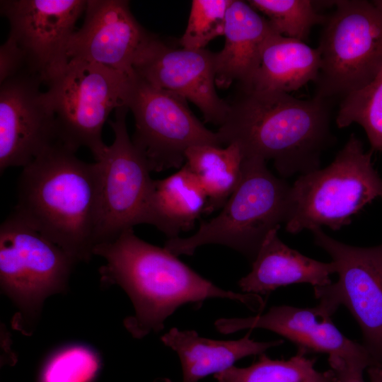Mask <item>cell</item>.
Here are the masks:
<instances>
[{"label": "cell", "mask_w": 382, "mask_h": 382, "mask_svg": "<svg viewBox=\"0 0 382 382\" xmlns=\"http://www.w3.org/2000/svg\"><path fill=\"white\" fill-rule=\"evenodd\" d=\"M321 66L318 48L277 34L267 42L250 89L289 93L316 80Z\"/></svg>", "instance_id": "obj_20"}, {"label": "cell", "mask_w": 382, "mask_h": 382, "mask_svg": "<svg viewBox=\"0 0 382 382\" xmlns=\"http://www.w3.org/2000/svg\"><path fill=\"white\" fill-rule=\"evenodd\" d=\"M311 231L315 244L331 257L338 275L335 282L313 287L317 306L330 316L345 306L361 330L363 345L382 366V245L352 246L321 228Z\"/></svg>", "instance_id": "obj_9"}, {"label": "cell", "mask_w": 382, "mask_h": 382, "mask_svg": "<svg viewBox=\"0 0 382 382\" xmlns=\"http://www.w3.org/2000/svg\"><path fill=\"white\" fill-rule=\"evenodd\" d=\"M278 230L267 235L251 271L238 281L241 289L259 295L292 284L307 283L313 287L330 284V275L336 273L335 263L310 258L289 248L279 239Z\"/></svg>", "instance_id": "obj_18"}, {"label": "cell", "mask_w": 382, "mask_h": 382, "mask_svg": "<svg viewBox=\"0 0 382 382\" xmlns=\"http://www.w3.org/2000/svg\"><path fill=\"white\" fill-rule=\"evenodd\" d=\"M277 34L248 3L232 0L226 12L224 45L216 53V86L226 88L236 81L238 87L250 89L263 49Z\"/></svg>", "instance_id": "obj_17"}, {"label": "cell", "mask_w": 382, "mask_h": 382, "mask_svg": "<svg viewBox=\"0 0 382 382\" xmlns=\"http://www.w3.org/2000/svg\"><path fill=\"white\" fill-rule=\"evenodd\" d=\"M367 371L370 382H382V366H373Z\"/></svg>", "instance_id": "obj_30"}, {"label": "cell", "mask_w": 382, "mask_h": 382, "mask_svg": "<svg viewBox=\"0 0 382 382\" xmlns=\"http://www.w3.org/2000/svg\"><path fill=\"white\" fill-rule=\"evenodd\" d=\"M248 3L264 14L279 35L306 41L312 28L324 24L327 17L318 13L309 0H249Z\"/></svg>", "instance_id": "obj_25"}, {"label": "cell", "mask_w": 382, "mask_h": 382, "mask_svg": "<svg viewBox=\"0 0 382 382\" xmlns=\"http://www.w3.org/2000/svg\"><path fill=\"white\" fill-rule=\"evenodd\" d=\"M232 0H193L186 29L180 39L183 48L205 49L213 39L224 35L226 16Z\"/></svg>", "instance_id": "obj_26"}, {"label": "cell", "mask_w": 382, "mask_h": 382, "mask_svg": "<svg viewBox=\"0 0 382 382\" xmlns=\"http://www.w3.org/2000/svg\"><path fill=\"white\" fill-rule=\"evenodd\" d=\"M76 262L13 213L1 224V287L26 316L35 318L47 297L66 288Z\"/></svg>", "instance_id": "obj_10"}, {"label": "cell", "mask_w": 382, "mask_h": 382, "mask_svg": "<svg viewBox=\"0 0 382 382\" xmlns=\"http://www.w3.org/2000/svg\"><path fill=\"white\" fill-rule=\"evenodd\" d=\"M42 84L38 76L28 73L1 83V174L11 167L26 166L60 142L56 117Z\"/></svg>", "instance_id": "obj_13"}, {"label": "cell", "mask_w": 382, "mask_h": 382, "mask_svg": "<svg viewBox=\"0 0 382 382\" xmlns=\"http://www.w3.org/2000/svg\"><path fill=\"white\" fill-rule=\"evenodd\" d=\"M125 105L135 121L132 143L151 171L180 168L191 146L221 147L216 132L193 115L185 98L152 86L135 73L130 79Z\"/></svg>", "instance_id": "obj_8"}, {"label": "cell", "mask_w": 382, "mask_h": 382, "mask_svg": "<svg viewBox=\"0 0 382 382\" xmlns=\"http://www.w3.org/2000/svg\"><path fill=\"white\" fill-rule=\"evenodd\" d=\"M84 0H3L1 13L11 37L22 51L30 74L44 84L68 62L66 48Z\"/></svg>", "instance_id": "obj_12"}, {"label": "cell", "mask_w": 382, "mask_h": 382, "mask_svg": "<svg viewBox=\"0 0 382 382\" xmlns=\"http://www.w3.org/2000/svg\"><path fill=\"white\" fill-rule=\"evenodd\" d=\"M244 156L235 144L225 149L197 145L185 152V163L207 195L204 214L222 208L238 186L242 175Z\"/></svg>", "instance_id": "obj_22"}, {"label": "cell", "mask_w": 382, "mask_h": 382, "mask_svg": "<svg viewBox=\"0 0 382 382\" xmlns=\"http://www.w3.org/2000/svg\"><path fill=\"white\" fill-rule=\"evenodd\" d=\"M99 366L96 354L81 345L64 348L46 363L41 382H89Z\"/></svg>", "instance_id": "obj_27"}, {"label": "cell", "mask_w": 382, "mask_h": 382, "mask_svg": "<svg viewBox=\"0 0 382 382\" xmlns=\"http://www.w3.org/2000/svg\"><path fill=\"white\" fill-rule=\"evenodd\" d=\"M290 187L268 169L265 160L245 158L241 180L221 212L200 221L192 236L168 238L164 248L175 256L192 255L200 246L219 244L253 262L267 235L285 224Z\"/></svg>", "instance_id": "obj_4"}, {"label": "cell", "mask_w": 382, "mask_h": 382, "mask_svg": "<svg viewBox=\"0 0 382 382\" xmlns=\"http://www.w3.org/2000/svg\"><path fill=\"white\" fill-rule=\"evenodd\" d=\"M335 382H364L363 374L370 366L363 361H347L338 357H328Z\"/></svg>", "instance_id": "obj_29"}, {"label": "cell", "mask_w": 382, "mask_h": 382, "mask_svg": "<svg viewBox=\"0 0 382 382\" xmlns=\"http://www.w3.org/2000/svg\"><path fill=\"white\" fill-rule=\"evenodd\" d=\"M371 156L352 134L329 166L301 175L290 187L286 231L340 230L364 207L382 198V178Z\"/></svg>", "instance_id": "obj_5"}, {"label": "cell", "mask_w": 382, "mask_h": 382, "mask_svg": "<svg viewBox=\"0 0 382 382\" xmlns=\"http://www.w3.org/2000/svg\"><path fill=\"white\" fill-rule=\"evenodd\" d=\"M318 47L321 66L316 96L345 98L376 76L382 68V10L373 2L335 1Z\"/></svg>", "instance_id": "obj_7"}, {"label": "cell", "mask_w": 382, "mask_h": 382, "mask_svg": "<svg viewBox=\"0 0 382 382\" xmlns=\"http://www.w3.org/2000/svg\"><path fill=\"white\" fill-rule=\"evenodd\" d=\"M131 77L96 63L69 59L46 84L59 141L75 152L88 148L98 160L107 146L103 125L112 110L125 105Z\"/></svg>", "instance_id": "obj_6"}, {"label": "cell", "mask_w": 382, "mask_h": 382, "mask_svg": "<svg viewBox=\"0 0 382 382\" xmlns=\"http://www.w3.org/2000/svg\"><path fill=\"white\" fill-rule=\"evenodd\" d=\"M156 382H171V381L168 378H163V379L157 380Z\"/></svg>", "instance_id": "obj_31"}, {"label": "cell", "mask_w": 382, "mask_h": 382, "mask_svg": "<svg viewBox=\"0 0 382 382\" xmlns=\"http://www.w3.org/2000/svg\"><path fill=\"white\" fill-rule=\"evenodd\" d=\"M214 325L221 333L244 329L262 328L289 340L306 353H326L347 361H361L378 366L364 347L345 337L332 323L331 316L318 306L301 308L276 306L263 315L247 318H221Z\"/></svg>", "instance_id": "obj_16"}, {"label": "cell", "mask_w": 382, "mask_h": 382, "mask_svg": "<svg viewBox=\"0 0 382 382\" xmlns=\"http://www.w3.org/2000/svg\"><path fill=\"white\" fill-rule=\"evenodd\" d=\"M298 349L288 360L272 359L261 354L258 359L246 367L231 366L214 375L218 382H335L330 369L325 371L315 368V359Z\"/></svg>", "instance_id": "obj_23"}, {"label": "cell", "mask_w": 382, "mask_h": 382, "mask_svg": "<svg viewBox=\"0 0 382 382\" xmlns=\"http://www.w3.org/2000/svg\"><path fill=\"white\" fill-rule=\"evenodd\" d=\"M228 105L216 132L221 144L238 145L244 158L272 160L283 178L320 168L322 153L335 140L328 99L238 87Z\"/></svg>", "instance_id": "obj_1"}, {"label": "cell", "mask_w": 382, "mask_h": 382, "mask_svg": "<svg viewBox=\"0 0 382 382\" xmlns=\"http://www.w3.org/2000/svg\"><path fill=\"white\" fill-rule=\"evenodd\" d=\"M83 25L71 35L68 59L96 63L129 76L151 33L132 15L129 1L88 0Z\"/></svg>", "instance_id": "obj_15"}, {"label": "cell", "mask_w": 382, "mask_h": 382, "mask_svg": "<svg viewBox=\"0 0 382 382\" xmlns=\"http://www.w3.org/2000/svg\"><path fill=\"white\" fill-rule=\"evenodd\" d=\"M93 255L106 260L100 269L103 281L118 284L130 298L135 313L125 324L136 338L161 330L165 320L187 303L200 305L206 299L221 298L240 302L253 311L265 307L260 295L218 287L164 247L137 237L133 228L96 245Z\"/></svg>", "instance_id": "obj_2"}, {"label": "cell", "mask_w": 382, "mask_h": 382, "mask_svg": "<svg viewBox=\"0 0 382 382\" xmlns=\"http://www.w3.org/2000/svg\"><path fill=\"white\" fill-rule=\"evenodd\" d=\"M250 335V332L238 340H216L200 337L194 330L173 328L162 336L161 340L178 355L182 382H198L208 375L229 369L241 359L260 355L284 342L282 340L256 342Z\"/></svg>", "instance_id": "obj_19"}, {"label": "cell", "mask_w": 382, "mask_h": 382, "mask_svg": "<svg viewBox=\"0 0 382 382\" xmlns=\"http://www.w3.org/2000/svg\"><path fill=\"white\" fill-rule=\"evenodd\" d=\"M133 69L152 86L190 100L206 122L221 126L225 121L229 105L215 89V52L173 48L151 34L137 56Z\"/></svg>", "instance_id": "obj_14"}, {"label": "cell", "mask_w": 382, "mask_h": 382, "mask_svg": "<svg viewBox=\"0 0 382 382\" xmlns=\"http://www.w3.org/2000/svg\"><path fill=\"white\" fill-rule=\"evenodd\" d=\"M100 166L58 142L23 168L13 214L76 262L93 255L99 216Z\"/></svg>", "instance_id": "obj_3"}, {"label": "cell", "mask_w": 382, "mask_h": 382, "mask_svg": "<svg viewBox=\"0 0 382 382\" xmlns=\"http://www.w3.org/2000/svg\"><path fill=\"white\" fill-rule=\"evenodd\" d=\"M128 110L127 105L115 110V120L109 122L114 141L96 161L100 166L96 245L114 240L134 226L151 224L154 180L146 161L128 134Z\"/></svg>", "instance_id": "obj_11"}, {"label": "cell", "mask_w": 382, "mask_h": 382, "mask_svg": "<svg viewBox=\"0 0 382 382\" xmlns=\"http://www.w3.org/2000/svg\"><path fill=\"white\" fill-rule=\"evenodd\" d=\"M23 73L30 74L24 55L14 41L8 36L0 47V83Z\"/></svg>", "instance_id": "obj_28"}, {"label": "cell", "mask_w": 382, "mask_h": 382, "mask_svg": "<svg viewBox=\"0 0 382 382\" xmlns=\"http://www.w3.org/2000/svg\"><path fill=\"white\" fill-rule=\"evenodd\" d=\"M207 195L185 164L164 179L154 180L151 200V224L169 238L193 228L204 213Z\"/></svg>", "instance_id": "obj_21"}, {"label": "cell", "mask_w": 382, "mask_h": 382, "mask_svg": "<svg viewBox=\"0 0 382 382\" xmlns=\"http://www.w3.org/2000/svg\"><path fill=\"white\" fill-rule=\"evenodd\" d=\"M335 122L339 128L359 124L371 150L382 151V68L371 83L342 98Z\"/></svg>", "instance_id": "obj_24"}]
</instances>
